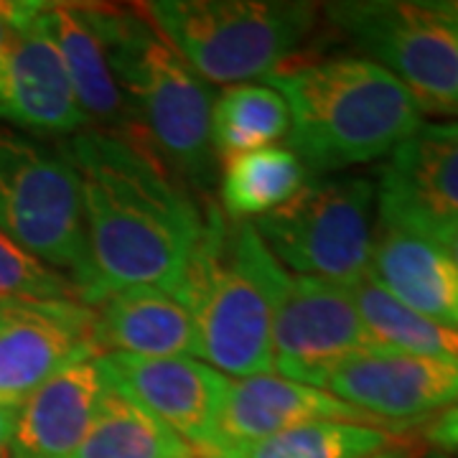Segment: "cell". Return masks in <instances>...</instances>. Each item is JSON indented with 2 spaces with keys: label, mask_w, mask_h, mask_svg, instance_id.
I'll return each mask as SVG.
<instances>
[{
  "label": "cell",
  "mask_w": 458,
  "mask_h": 458,
  "mask_svg": "<svg viewBox=\"0 0 458 458\" xmlns=\"http://www.w3.org/2000/svg\"><path fill=\"white\" fill-rule=\"evenodd\" d=\"M64 153L82 194L84 306L128 288L174 291L204 232V214L183 181L138 132H77Z\"/></svg>",
  "instance_id": "obj_1"
},
{
  "label": "cell",
  "mask_w": 458,
  "mask_h": 458,
  "mask_svg": "<svg viewBox=\"0 0 458 458\" xmlns=\"http://www.w3.org/2000/svg\"><path fill=\"white\" fill-rule=\"evenodd\" d=\"M262 80L291 110V148L311 179L385 158L423 125L408 87L367 56L288 59Z\"/></svg>",
  "instance_id": "obj_2"
},
{
  "label": "cell",
  "mask_w": 458,
  "mask_h": 458,
  "mask_svg": "<svg viewBox=\"0 0 458 458\" xmlns=\"http://www.w3.org/2000/svg\"><path fill=\"white\" fill-rule=\"evenodd\" d=\"M288 270L252 222H232L216 207L174 293L191 311L199 357L216 372L255 377L273 369V327Z\"/></svg>",
  "instance_id": "obj_3"
},
{
  "label": "cell",
  "mask_w": 458,
  "mask_h": 458,
  "mask_svg": "<svg viewBox=\"0 0 458 458\" xmlns=\"http://www.w3.org/2000/svg\"><path fill=\"white\" fill-rule=\"evenodd\" d=\"M89 11L138 132L165 165L179 171V179L209 189L216 179L212 87L138 5L89 3Z\"/></svg>",
  "instance_id": "obj_4"
},
{
  "label": "cell",
  "mask_w": 458,
  "mask_h": 458,
  "mask_svg": "<svg viewBox=\"0 0 458 458\" xmlns=\"http://www.w3.org/2000/svg\"><path fill=\"white\" fill-rule=\"evenodd\" d=\"M138 8L204 82L229 87L285 64L316 23L309 3L150 0Z\"/></svg>",
  "instance_id": "obj_5"
},
{
  "label": "cell",
  "mask_w": 458,
  "mask_h": 458,
  "mask_svg": "<svg viewBox=\"0 0 458 458\" xmlns=\"http://www.w3.org/2000/svg\"><path fill=\"white\" fill-rule=\"evenodd\" d=\"M375 207L372 179L318 176L252 225L283 267L352 291L369 278Z\"/></svg>",
  "instance_id": "obj_6"
},
{
  "label": "cell",
  "mask_w": 458,
  "mask_h": 458,
  "mask_svg": "<svg viewBox=\"0 0 458 458\" xmlns=\"http://www.w3.org/2000/svg\"><path fill=\"white\" fill-rule=\"evenodd\" d=\"M0 232L54 270L69 273L82 298L89 258L77 171L66 153L5 128H0Z\"/></svg>",
  "instance_id": "obj_7"
},
{
  "label": "cell",
  "mask_w": 458,
  "mask_h": 458,
  "mask_svg": "<svg viewBox=\"0 0 458 458\" xmlns=\"http://www.w3.org/2000/svg\"><path fill=\"white\" fill-rule=\"evenodd\" d=\"M328 18L405 84L423 113H458V18L451 3H336Z\"/></svg>",
  "instance_id": "obj_8"
},
{
  "label": "cell",
  "mask_w": 458,
  "mask_h": 458,
  "mask_svg": "<svg viewBox=\"0 0 458 458\" xmlns=\"http://www.w3.org/2000/svg\"><path fill=\"white\" fill-rule=\"evenodd\" d=\"M379 349L349 288L288 276L273 327V369L283 379L327 387L328 375L354 354Z\"/></svg>",
  "instance_id": "obj_9"
},
{
  "label": "cell",
  "mask_w": 458,
  "mask_h": 458,
  "mask_svg": "<svg viewBox=\"0 0 458 458\" xmlns=\"http://www.w3.org/2000/svg\"><path fill=\"white\" fill-rule=\"evenodd\" d=\"M382 227L436 245L458 232V123H423L390 153L377 181Z\"/></svg>",
  "instance_id": "obj_10"
},
{
  "label": "cell",
  "mask_w": 458,
  "mask_h": 458,
  "mask_svg": "<svg viewBox=\"0 0 458 458\" xmlns=\"http://www.w3.org/2000/svg\"><path fill=\"white\" fill-rule=\"evenodd\" d=\"M107 387L150 412L197 454L214 445L229 379L191 357H128L99 354Z\"/></svg>",
  "instance_id": "obj_11"
},
{
  "label": "cell",
  "mask_w": 458,
  "mask_h": 458,
  "mask_svg": "<svg viewBox=\"0 0 458 458\" xmlns=\"http://www.w3.org/2000/svg\"><path fill=\"white\" fill-rule=\"evenodd\" d=\"M324 390L377 423L403 426L456 403L458 361L379 346L342 361Z\"/></svg>",
  "instance_id": "obj_12"
},
{
  "label": "cell",
  "mask_w": 458,
  "mask_h": 458,
  "mask_svg": "<svg viewBox=\"0 0 458 458\" xmlns=\"http://www.w3.org/2000/svg\"><path fill=\"white\" fill-rule=\"evenodd\" d=\"M99 357L80 301L0 303V403L23 405L69 361Z\"/></svg>",
  "instance_id": "obj_13"
},
{
  "label": "cell",
  "mask_w": 458,
  "mask_h": 458,
  "mask_svg": "<svg viewBox=\"0 0 458 458\" xmlns=\"http://www.w3.org/2000/svg\"><path fill=\"white\" fill-rule=\"evenodd\" d=\"M0 120L47 135L89 125L49 31L47 3H36L0 56Z\"/></svg>",
  "instance_id": "obj_14"
},
{
  "label": "cell",
  "mask_w": 458,
  "mask_h": 458,
  "mask_svg": "<svg viewBox=\"0 0 458 458\" xmlns=\"http://www.w3.org/2000/svg\"><path fill=\"white\" fill-rule=\"evenodd\" d=\"M107 393L99 357L69 361L21 405L8 458H72Z\"/></svg>",
  "instance_id": "obj_15"
},
{
  "label": "cell",
  "mask_w": 458,
  "mask_h": 458,
  "mask_svg": "<svg viewBox=\"0 0 458 458\" xmlns=\"http://www.w3.org/2000/svg\"><path fill=\"white\" fill-rule=\"evenodd\" d=\"M318 420L361 426L377 423L367 412L346 405L327 390L291 382L283 377H242L237 382H229L227 400L216 423V438L209 451L260 441L288 428Z\"/></svg>",
  "instance_id": "obj_16"
},
{
  "label": "cell",
  "mask_w": 458,
  "mask_h": 458,
  "mask_svg": "<svg viewBox=\"0 0 458 458\" xmlns=\"http://www.w3.org/2000/svg\"><path fill=\"white\" fill-rule=\"evenodd\" d=\"M92 339L98 354L199 357L194 316L164 288H128L105 295L92 309Z\"/></svg>",
  "instance_id": "obj_17"
},
{
  "label": "cell",
  "mask_w": 458,
  "mask_h": 458,
  "mask_svg": "<svg viewBox=\"0 0 458 458\" xmlns=\"http://www.w3.org/2000/svg\"><path fill=\"white\" fill-rule=\"evenodd\" d=\"M47 21L87 123L105 132H138L89 3H47Z\"/></svg>",
  "instance_id": "obj_18"
},
{
  "label": "cell",
  "mask_w": 458,
  "mask_h": 458,
  "mask_svg": "<svg viewBox=\"0 0 458 458\" xmlns=\"http://www.w3.org/2000/svg\"><path fill=\"white\" fill-rule=\"evenodd\" d=\"M369 278L403 306L458 328V267L445 247L382 227L372 250Z\"/></svg>",
  "instance_id": "obj_19"
},
{
  "label": "cell",
  "mask_w": 458,
  "mask_h": 458,
  "mask_svg": "<svg viewBox=\"0 0 458 458\" xmlns=\"http://www.w3.org/2000/svg\"><path fill=\"white\" fill-rule=\"evenodd\" d=\"M309 183L303 161L288 146H267L225 161L219 204L232 222H250L283 207Z\"/></svg>",
  "instance_id": "obj_20"
},
{
  "label": "cell",
  "mask_w": 458,
  "mask_h": 458,
  "mask_svg": "<svg viewBox=\"0 0 458 458\" xmlns=\"http://www.w3.org/2000/svg\"><path fill=\"white\" fill-rule=\"evenodd\" d=\"M291 132V110L267 84L227 87L212 105V146L216 161L276 146Z\"/></svg>",
  "instance_id": "obj_21"
},
{
  "label": "cell",
  "mask_w": 458,
  "mask_h": 458,
  "mask_svg": "<svg viewBox=\"0 0 458 458\" xmlns=\"http://www.w3.org/2000/svg\"><path fill=\"white\" fill-rule=\"evenodd\" d=\"M72 458H199V454L150 412L110 390Z\"/></svg>",
  "instance_id": "obj_22"
},
{
  "label": "cell",
  "mask_w": 458,
  "mask_h": 458,
  "mask_svg": "<svg viewBox=\"0 0 458 458\" xmlns=\"http://www.w3.org/2000/svg\"><path fill=\"white\" fill-rule=\"evenodd\" d=\"M390 445V433L377 426L318 420L267 436L199 454V458H372Z\"/></svg>",
  "instance_id": "obj_23"
},
{
  "label": "cell",
  "mask_w": 458,
  "mask_h": 458,
  "mask_svg": "<svg viewBox=\"0 0 458 458\" xmlns=\"http://www.w3.org/2000/svg\"><path fill=\"white\" fill-rule=\"evenodd\" d=\"M352 295L364 327L379 346H390L418 357L458 361V328L438 324L423 313L403 306L372 278L354 285Z\"/></svg>",
  "instance_id": "obj_24"
},
{
  "label": "cell",
  "mask_w": 458,
  "mask_h": 458,
  "mask_svg": "<svg viewBox=\"0 0 458 458\" xmlns=\"http://www.w3.org/2000/svg\"><path fill=\"white\" fill-rule=\"evenodd\" d=\"M80 301L74 283L0 232V303Z\"/></svg>",
  "instance_id": "obj_25"
},
{
  "label": "cell",
  "mask_w": 458,
  "mask_h": 458,
  "mask_svg": "<svg viewBox=\"0 0 458 458\" xmlns=\"http://www.w3.org/2000/svg\"><path fill=\"white\" fill-rule=\"evenodd\" d=\"M426 441L433 448H441V451H458V400L454 405H448L441 410L426 428Z\"/></svg>",
  "instance_id": "obj_26"
},
{
  "label": "cell",
  "mask_w": 458,
  "mask_h": 458,
  "mask_svg": "<svg viewBox=\"0 0 458 458\" xmlns=\"http://www.w3.org/2000/svg\"><path fill=\"white\" fill-rule=\"evenodd\" d=\"M36 8V3H23V0H0V56L8 47L11 36L18 26L23 23V18Z\"/></svg>",
  "instance_id": "obj_27"
},
{
  "label": "cell",
  "mask_w": 458,
  "mask_h": 458,
  "mask_svg": "<svg viewBox=\"0 0 458 458\" xmlns=\"http://www.w3.org/2000/svg\"><path fill=\"white\" fill-rule=\"evenodd\" d=\"M18 410H21V405H3L0 403V458H8V451H11V441H13L18 423Z\"/></svg>",
  "instance_id": "obj_28"
},
{
  "label": "cell",
  "mask_w": 458,
  "mask_h": 458,
  "mask_svg": "<svg viewBox=\"0 0 458 458\" xmlns=\"http://www.w3.org/2000/svg\"><path fill=\"white\" fill-rule=\"evenodd\" d=\"M445 252H448V258L454 260V265L458 267V232L445 242Z\"/></svg>",
  "instance_id": "obj_29"
},
{
  "label": "cell",
  "mask_w": 458,
  "mask_h": 458,
  "mask_svg": "<svg viewBox=\"0 0 458 458\" xmlns=\"http://www.w3.org/2000/svg\"><path fill=\"white\" fill-rule=\"evenodd\" d=\"M451 11H454V16L458 18V3H451Z\"/></svg>",
  "instance_id": "obj_30"
}]
</instances>
